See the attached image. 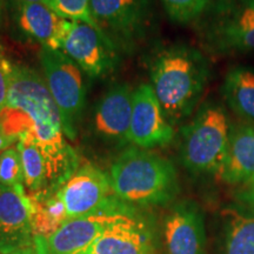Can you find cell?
Returning a JSON list of instances; mask_svg holds the SVG:
<instances>
[{
  "label": "cell",
  "mask_w": 254,
  "mask_h": 254,
  "mask_svg": "<svg viewBox=\"0 0 254 254\" xmlns=\"http://www.w3.org/2000/svg\"><path fill=\"white\" fill-rule=\"evenodd\" d=\"M7 99L0 111L2 131L18 141L28 134L45 155L49 189H59L78 170L79 159L64 134L58 107L45 79L28 66L6 60Z\"/></svg>",
  "instance_id": "obj_1"
},
{
  "label": "cell",
  "mask_w": 254,
  "mask_h": 254,
  "mask_svg": "<svg viewBox=\"0 0 254 254\" xmlns=\"http://www.w3.org/2000/svg\"><path fill=\"white\" fill-rule=\"evenodd\" d=\"M151 87L172 126L190 117L209 78L205 56L190 45L176 44L157 52L150 64Z\"/></svg>",
  "instance_id": "obj_2"
},
{
  "label": "cell",
  "mask_w": 254,
  "mask_h": 254,
  "mask_svg": "<svg viewBox=\"0 0 254 254\" xmlns=\"http://www.w3.org/2000/svg\"><path fill=\"white\" fill-rule=\"evenodd\" d=\"M114 195L126 204L165 205L179 192L177 171L170 160L146 148H127L110 170Z\"/></svg>",
  "instance_id": "obj_3"
},
{
  "label": "cell",
  "mask_w": 254,
  "mask_h": 254,
  "mask_svg": "<svg viewBox=\"0 0 254 254\" xmlns=\"http://www.w3.org/2000/svg\"><path fill=\"white\" fill-rule=\"evenodd\" d=\"M231 124L220 104L209 101L183 128L180 158L193 174H219L226 157Z\"/></svg>",
  "instance_id": "obj_4"
},
{
  "label": "cell",
  "mask_w": 254,
  "mask_h": 254,
  "mask_svg": "<svg viewBox=\"0 0 254 254\" xmlns=\"http://www.w3.org/2000/svg\"><path fill=\"white\" fill-rule=\"evenodd\" d=\"M198 25L200 39L213 55L254 52V0H213Z\"/></svg>",
  "instance_id": "obj_5"
},
{
  "label": "cell",
  "mask_w": 254,
  "mask_h": 254,
  "mask_svg": "<svg viewBox=\"0 0 254 254\" xmlns=\"http://www.w3.org/2000/svg\"><path fill=\"white\" fill-rule=\"evenodd\" d=\"M39 59L47 88L59 110L64 134L74 140L86 106V84L82 71L60 50L41 47Z\"/></svg>",
  "instance_id": "obj_6"
},
{
  "label": "cell",
  "mask_w": 254,
  "mask_h": 254,
  "mask_svg": "<svg viewBox=\"0 0 254 254\" xmlns=\"http://www.w3.org/2000/svg\"><path fill=\"white\" fill-rule=\"evenodd\" d=\"M90 8L95 25L120 52H132L147 36L151 0H90Z\"/></svg>",
  "instance_id": "obj_7"
},
{
  "label": "cell",
  "mask_w": 254,
  "mask_h": 254,
  "mask_svg": "<svg viewBox=\"0 0 254 254\" xmlns=\"http://www.w3.org/2000/svg\"><path fill=\"white\" fill-rule=\"evenodd\" d=\"M66 207L67 219L101 212L128 213L126 202L114 195L110 178L93 165L78 167L72 177L59 189Z\"/></svg>",
  "instance_id": "obj_8"
},
{
  "label": "cell",
  "mask_w": 254,
  "mask_h": 254,
  "mask_svg": "<svg viewBox=\"0 0 254 254\" xmlns=\"http://www.w3.org/2000/svg\"><path fill=\"white\" fill-rule=\"evenodd\" d=\"M62 51L90 78L111 74L122 53L97 26L78 20L71 21Z\"/></svg>",
  "instance_id": "obj_9"
},
{
  "label": "cell",
  "mask_w": 254,
  "mask_h": 254,
  "mask_svg": "<svg viewBox=\"0 0 254 254\" xmlns=\"http://www.w3.org/2000/svg\"><path fill=\"white\" fill-rule=\"evenodd\" d=\"M174 138L173 126L165 116L151 85L142 84L133 91L128 142L150 148L168 145Z\"/></svg>",
  "instance_id": "obj_10"
},
{
  "label": "cell",
  "mask_w": 254,
  "mask_h": 254,
  "mask_svg": "<svg viewBox=\"0 0 254 254\" xmlns=\"http://www.w3.org/2000/svg\"><path fill=\"white\" fill-rule=\"evenodd\" d=\"M30 196L24 186H0V254H19L34 247Z\"/></svg>",
  "instance_id": "obj_11"
},
{
  "label": "cell",
  "mask_w": 254,
  "mask_h": 254,
  "mask_svg": "<svg viewBox=\"0 0 254 254\" xmlns=\"http://www.w3.org/2000/svg\"><path fill=\"white\" fill-rule=\"evenodd\" d=\"M164 237L168 254H205V222L199 206L192 200L174 205L165 218Z\"/></svg>",
  "instance_id": "obj_12"
},
{
  "label": "cell",
  "mask_w": 254,
  "mask_h": 254,
  "mask_svg": "<svg viewBox=\"0 0 254 254\" xmlns=\"http://www.w3.org/2000/svg\"><path fill=\"white\" fill-rule=\"evenodd\" d=\"M133 90L127 84H116L103 94L94 107L92 131L105 141L128 142Z\"/></svg>",
  "instance_id": "obj_13"
},
{
  "label": "cell",
  "mask_w": 254,
  "mask_h": 254,
  "mask_svg": "<svg viewBox=\"0 0 254 254\" xmlns=\"http://www.w3.org/2000/svg\"><path fill=\"white\" fill-rule=\"evenodd\" d=\"M77 254H155V252L144 222L133 213H126Z\"/></svg>",
  "instance_id": "obj_14"
},
{
  "label": "cell",
  "mask_w": 254,
  "mask_h": 254,
  "mask_svg": "<svg viewBox=\"0 0 254 254\" xmlns=\"http://www.w3.org/2000/svg\"><path fill=\"white\" fill-rule=\"evenodd\" d=\"M19 30L44 49L63 50L71 21L40 2H15Z\"/></svg>",
  "instance_id": "obj_15"
},
{
  "label": "cell",
  "mask_w": 254,
  "mask_h": 254,
  "mask_svg": "<svg viewBox=\"0 0 254 254\" xmlns=\"http://www.w3.org/2000/svg\"><path fill=\"white\" fill-rule=\"evenodd\" d=\"M123 214L126 213L101 212L67 219L52 236L45 238L47 251L50 254H77Z\"/></svg>",
  "instance_id": "obj_16"
},
{
  "label": "cell",
  "mask_w": 254,
  "mask_h": 254,
  "mask_svg": "<svg viewBox=\"0 0 254 254\" xmlns=\"http://www.w3.org/2000/svg\"><path fill=\"white\" fill-rule=\"evenodd\" d=\"M218 176L230 185L254 184V123L231 126L226 157Z\"/></svg>",
  "instance_id": "obj_17"
},
{
  "label": "cell",
  "mask_w": 254,
  "mask_h": 254,
  "mask_svg": "<svg viewBox=\"0 0 254 254\" xmlns=\"http://www.w3.org/2000/svg\"><path fill=\"white\" fill-rule=\"evenodd\" d=\"M222 95L228 106L244 122L254 123V69L236 66L227 72L222 84Z\"/></svg>",
  "instance_id": "obj_18"
},
{
  "label": "cell",
  "mask_w": 254,
  "mask_h": 254,
  "mask_svg": "<svg viewBox=\"0 0 254 254\" xmlns=\"http://www.w3.org/2000/svg\"><path fill=\"white\" fill-rule=\"evenodd\" d=\"M31 201L32 228L34 237L52 236L67 220V213L58 190H45L28 194Z\"/></svg>",
  "instance_id": "obj_19"
},
{
  "label": "cell",
  "mask_w": 254,
  "mask_h": 254,
  "mask_svg": "<svg viewBox=\"0 0 254 254\" xmlns=\"http://www.w3.org/2000/svg\"><path fill=\"white\" fill-rule=\"evenodd\" d=\"M17 148L23 163L24 185L30 194L49 190V167L39 146L28 134H21L18 138Z\"/></svg>",
  "instance_id": "obj_20"
},
{
  "label": "cell",
  "mask_w": 254,
  "mask_h": 254,
  "mask_svg": "<svg viewBox=\"0 0 254 254\" xmlns=\"http://www.w3.org/2000/svg\"><path fill=\"white\" fill-rule=\"evenodd\" d=\"M222 254H254V217L228 212Z\"/></svg>",
  "instance_id": "obj_21"
},
{
  "label": "cell",
  "mask_w": 254,
  "mask_h": 254,
  "mask_svg": "<svg viewBox=\"0 0 254 254\" xmlns=\"http://www.w3.org/2000/svg\"><path fill=\"white\" fill-rule=\"evenodd\" d=\"M165 11L173 21L192 23L204 14L211 0H161Z\"/></svg>",
  "instance_id": "obj_22"
},
{
  "label": "cell",
  "mask_w": 254,
  "mask_h": 254,
  "mask_svg": "<svg viewBox=\"0 0 254 254\" xmlns=\"http://www.w3.org/2000/svg\"><path fill=\"white\" fill-rule=\"evenodd\" d=\"M0 186H24V170L17 146L0 153Z\"/></svg>",
  "instance_id": "obj_23"
},
{
  "label": "cell",
  "mask_w": 254,
  "mask_h": 254,
  "mask_svg": "<svg viewBox=\"0 0 254 254\" xmlns=\"http://www.w3.org/2000/svg\"><path fill=\"white\" fill-rule=\"evenodd\" d=\"M51 7L69 21H84L97 26L91 14L90 0H52Z\"/></svg>",
  "instance_id": "obj_24"
},
{
  "label": "cell",
  "mask_w": 254,
  "mask_h": 254,
  "mask_svg": "<svg viewBox=\"0 0 254 254\" xmlns=\"http://www.w3.org/2000/svg\"><path fill=\"white\" fill-rule=\"evenodd\" d=\"M6 60L7 58L0 52V111L5 106L6 99H7L8 91V79L7 72H6Z\"/></svg>",
  "instance_id": "obj_25"
},
{
  "label": "cell",
  "mask_w": 254,
  "mask_h": 254,
  "mask_svg": "<svg viewBox=\"0 0 254 254\" xmlns=\"http://www.w3.org/2000/svg\"><path fill=\"white\" fill-rule=\"evenodd\" d=\"M15 141L17 140L6 134V133L2 131L1 126H0V153L11 147V145H13Z\"/></svg>",
  "instance_id": "obj_26"
},
{
  "label": "cell",
  "mask_w": 254,
  "mask_h": 254,
  "mask_svg": "<svg viewBox=\"0 0 254 254\" xmlns=\"http://www.w3.org/2000/svg\"><path fill=\"white\" fill-rule=\"evenodd\" d=\"M34 250H36V254H50L46 247L45 238L36 237V239H34Z\"/></svg>",
  "instance_id": "obj_27"
},
{
  "label": "cell",
  "mask_w": 254,
  "mask_h": 254,
  "mask_svg": "<svg viewBox=\"0 0 254 254\" xmlns=\"http://www.w3.org/2000/svg\"><path fill=\"white\" fill-rule=\"evenodd\" d=\"M15 2H40V4H45L47 6L52 5V0H14Z\"/></svg>",
  "instance_id": "obj_28"
},
{
  "label": "cell",
  "mask_w": 254,
  "mask_h": 254,
  "mask_svg": "<svg viewBox=\"0 0 254 254\" xmlns=\"http://www.w3.org/2000/svg\"><path fill=\"white\" fill-rule=\"evenodd\" d=\"M19 254H36V250H34V247H32V249H28V250L24 251V252H21Z\"/></svg>",
  "instance_id": "obj_29"
},
{
  "label": "cell",
  "mask_w": 254,
  "mask_h": 254,
  "mask_svg": "<svg viewBox=\"0 0 254 254\" xmlns=\"http://www.w3.org/2000/svg\"><path fill=\"white\" fill-rule=\"evenodd\" d=\"M1 14H2V0H0V24H1Z\"/></svg>",
  "instance_id": "obj_30"
},
{
  "label": "cell",
  "mask_w": 254,
  "mask_h": 254,
  "mask_svg": "<svg viewBox=\"0 0 254 254\" xmlns=\"http://www.w3.org/2000/svg\"><path fill=\"white\" fill-rule=\"evenodd\" d=\"M253 198H254V190H253Z\"/></svg>",
  "instance_id": "obj_31"
}]
</instances>
